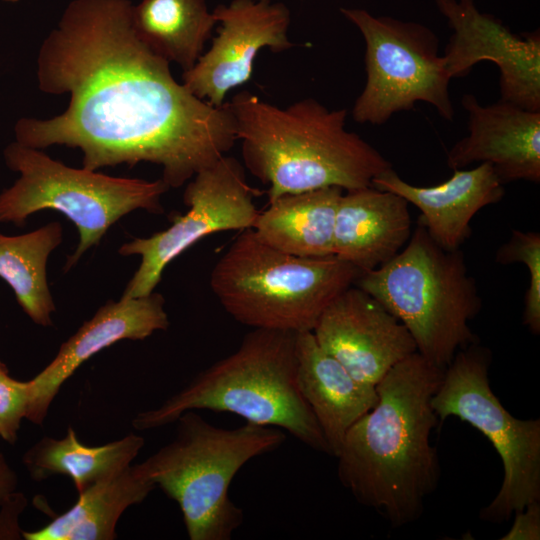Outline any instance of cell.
I'll return each mask as SVG.
<instances>
[{"mask_svg": "<svg viewBox=\"0 0 540 540\" xmlns=\"http://www.w3.org/2000/svg\"><path fill=\"white\" fill-rule=\"evenodd\" d=\"M29 381L22 382L9 375L7 366L0 361V437L14 444L29 406Z\"/></svg>", "mask_w": 540, "mask_h": 540, "instance_id": "484cf974", "label": "cell"}, {"mask_svg": "<svg viewBox=\"0 0 540 540\" xmlns=\"http://www.w3.org/2000/svg\"><path fill=\"white\" fill-rule=\"evenodd\" d=\"M189 410L230 412L249 423L280 428L330 454L297 387L294 332L253 329L233 353L199 372L158 407L139 413L132 425L139 431L163 427Z\"/></svg>", "mask_w": 540, "mask_h": 540, "instance_id": "277c9868", "label": "cell"}, {"mask_svg": "<svg viewBox=\"0 0 540 540\" xmlns=\"http://www.w3.org/2000/svg\"><path fill=\"white\" fill-rule=\"evenodd\" d=\"M144 446V438L130 433L101 446L82 444L72 427L61 439L43 437L23 455L32 479L69 476L78 493L131 465Z\"/></svg>", "mask_w": 540, "mask_h": 540, "instance_id": "7402d4cb", "label": "cell"}, {"mask_svg": "<svg viewBox=\"0 0 540 540\" xmlns=\"http://www.w3.org/2000/svg\"><path fill=\"white\" fill-rule=\"evenodd\" d=\"M132 21L138 37L183 72L196 64L217 25L205 0H141Z\"/></svg>", "mask_w": 540, "mask_h": 540, "instance_id": "603a6c76", "label": "cell"}, {"mask_svg": "<svg viewBox=\"0 0 540 540\" xmlns=\"http://www.w3.org/2000/svg\"><path fill=\"white\" fill-rule=\"evenodd\" d=\"M409 203L373 186L344 191L335 216L333 253L361 273L396 256L411 236Z\"/></svg>", "mask_w": 540, "mask_h": 540, "instance_id": "ac0fdd59", "label": "cell"}, {"mask_svg": "<svg viewBox=\"0 0 540 540\" xmlns=\"http://www.w3.org/2000/svg\"><path fill=\"white\" fill-rule=\"evenodd\" d=\"M461 104L468 113V134L447 153L452 170L487 162L500 181L540 182V111L498 100L484 106L470 93Z\"/></svg>", "mask_w": 540, "mask_h": 540, "instance_id": "2e32d148", "label": "cell"}, {"mask_svg": "<svg viewBox=\"0 0 540 540\" xmlns=\"http://www.w3.org/2000/svg\"><path fill=\"white\" fill-rule=\"evenodd\" d=\"M365 41L366 82L352 117L360 123L385 124L392 115L412 110L417 102L432 105L445 120L454 109L439 39L427 26L358 8H341Z\"/></svg>", "mask_w": 540, "mask_h": 540, "instance_id": "30bf717a", "label": "cell"}, {"mask_svg": "<svg viewBox=\"0 0 540 540\" xmlns=\"http://www.w3.org/2000/svg\"><path fill=\"white\" fill-rule=\"evenodd\" d=\"M443 373L418 352L393 366L375 386L376 404L348 430L336 456L341 484L392 527L416 521L439 481L430 443L439 420L430 401Z\"/></svg>", "mask_w": 540, "mask_h": 540, "instance_id": "7a4b0ae2", "label": "cell"}, {"mask_svg": "<svg viewBox=\"0 0 540 540\" xmlns=\"http://www.w3.org/2000/svg\"><path fill=\"white\" fill-rule=\"evenodd\" d=\"M175 422L174 438L135 466L178 504L190 540H230L244 521L229 496L234 476L251 459L279 448L286 435L249 422L218 427L195 410Z\"/></svg>", "mask_w": 540, "mask_h": 540, "instance_id": "5b68a950", "label": "cell"}, {"mask_svg": "<svg viewBox=\"0 0 540 540\" xmlns=\"http://www.w3.org/2000/svg\"><path fill=\"white\" fill-rule=\"evenodd\" d=\"M62 237L57 221L22 235H0V278L13 289L29 318L43 327L53 324L51 314L56 309L47 282V261Z\"/></svg>", "mask_w": 540, "mask_h": 540, "instance_id": "cb8c5ba5", "label": "cell"}, {"mask_svg": "<svg viewBox=\"0 0 540 540\" xmlns=\"http://www.w3.org/2000/svg\"><path fill=\"white\" fill-rule=\"evenodd\" d=\"M129 0H72L37 56L43 93L69 94L49 119L22 117L16 141L32 148L65 145L82 168L149 162L178 188L233 147V115L214 107L171 74L169 62L137 35Z\"/></svg>", "mask_w": 540, "mask_h": 540, "instance_id": "6da1fadb", "label": "cell"}, {"mask_svg": "<svg viewBox=\"0 0 540 540\" xmlns=\"http://www.w3.org/2000/svg\"><path fill=\"white\" fill-rule=\"evenodd\" d=\"M3 154L6 165L20 177L0 193V222L23 226L30 215L44 209L65 215L79 233V243L67 257L65 271L128 213L142 209L161 214V197L170 188L162 178L147 181L72 168L17 141Z\"/></svg>", "mask_w": 540, "mask_h": 540, "instance_id": "ba28073f", "label": "cell"}, {"mask_svg": "<svg viewBox=\"0 0 540 540\" xmlns=\"http://www.w3.org/2000/svg\"><path fill=\"white\" fill-rule=\"evenodd\" d=\"M217 35L196 64L182 74V84L193 95L221 107L226 94L252 77L257 54L294 46L288 37L290 11L280 1L232 0L213 11Z\"/></svg>", "mask_w": 540, "mask_h": 540, "instance_id": "4fadbf2b", "label": "cell"}, {"mask_svg": "<svg viewBox=\"0 0 540 540\" xmlns=\"http://www.w3.org/2000/svg\"><path fill=\"white\" fill-rule=\"evenodd\" d=\"M490 361L489 350L477 342L458 351L430 403L440 422L454 416L469 423L497 451L503 481L479 516L502 523L540 501V419H518L506 410L490 385Z\"/></svg>", "mask_w": 540, "mask_h": 540, "instance_id": "9c48e42d", "label": "cell"}, {"mask_svg": "<svg viewBox=\"0 0 540 540\" xmlns=\"http://www.w3.org/2000/svg\"><path fill=\"white\" fill-rule=\"evenodd\" d=\"M500 264L521 262L529 273L525 293L523 323L535 335L540 333V234L513 230L509 240L496 253Z\"/></svg>", "mask_w": 540, "mask_h": 540, "instance_id": "d4e9b609", "label": "cell"}, {"mask_svg": "<svg viewBox=\"0 0 540 540\" xmlns=\"http://www.w3.org/2000/svg\"><path fill=\"white\" fill-rule=\"evenodd\" d=\"M159 293L109 300L59 348L54 359L29 381L26 419L42 425L63 383L89 358L118 341L143 340L166 330L168 315Z\"/></svg>", "mask_w": 540, "mask_h": 540, "instance_id": "9a60e30c", "label": "cell"}, {"mask_svg": "<svg viewBox=\"0 0 540 540\" xmlns=\"http://www.w3.org/2000/svg\"><path fill=\"white\" fill-rule=\"evenodd\" d=\"M409 331L417 352L445 370L456 353L477 342L469 322L481 299L460 249L447 250L417 222L402 250L355 281Z\"/></svg>", "mask_w": 540, "mask_h": 540, "instance_id": "8992f818", "label": "cell"}, {"mask_svg": "<svg viewBox=\"0 0 540 540\" xmlns=\"http://www.w3.org/2000/svg\"><path fill=\"white\" fill-rule=\"evenodd\" d=\"M343 192L333 186L280 196L259 211L252 229L264 243L291 255H334L335 216Z\"/></svg>", "mask_w": 540, "mask_h": 540, "instance_id": "ffe728a7", "label": "cell"}, {"mask_svg": "<svg viewBox=\"0 0 540 540\" xmlns=\"http://www.w3.org/2000/svg\"><path fill=\"white\" fill-rule=\"evenodd\" d=\"M246 168L268 185V202L325 187L372 186L391 163L346 129L347 109L313 98L281 108L244 90L227 102Z\"/></svg>", "mask_w": 540, "mask_h": 540, "instance_id": "3957f363", "label": "cell"}, {"mask_svg": "<svg viewBox=\"0 0 540 540\" xmlns=\"http://www.w3.org/2000/svg\"><path fill=\"white\" fill-rule=\"evenodd\" d=\"M360 274L335 255L299 257L275 249L250 228L217 260L210 287L239 323L298 333L313 331L324 309Z\"/></svg>", "mask_w": 540, "mask_h": 540, "instance_id": "52a82bcc", "label": "cell"}, {"mask_svg": "<svg viewBox=\"0 0 540 540\" xmlns=\"http://www.w3.org/2000/svg\"><path fill=\"white\" fill-rule=\"evenodd\" d=\"M453 33L442 54L451 79L467 76L482 61L500 70V100L540 111L539 31L514 34L473 0H435Z\"/></svg>", "mask_w": 540, "mask_h": 540, "instance_id": "7c38bea8", "label": "cell"}, {"mask_svg": "<svg viewBox=\"0 0 540 540\" xmlns=\"http://www.w3.org/2000/svg\"><path fill=\"white\" fill-rule=\"evenodd\" d=\"M312 333L354 378L374 387L393 366L417 352L407 328L356 285L324 309Z\"/></svg>", "mask_w": 540, "mask_h": 540, "instance_id": "5bb4252c", "label": "cell"}, {"mask_svg": "<svg viewBox=\"0 0 540 540\" xmlns=\"http://www.w3.org/2000/svg\"><path fill=\"white\" fill-rule=\"evenodd\" d=\"M16 486L17 476L0 451V505L15 493Z\"/></svg>", "mask_w": 540, "mask_h": 540, "instance_id": "f1b7e54d", "label": "cell"}, {"mask_svg": "<svg viewBox=\"0 0 540 540\" xmlns=\"http://www.w3.org/2000/svg\"><path fill=\"white\" fill-rule=\"evenodd\" d=\"M372 186L402 196L416 206L418 218L431 238L447 250H457L470 236V222L483 207L499 202L504 184L491 164L473 169H454L441 184L429 187L412 185L389 168L372 180Z\"/></svg>", "mask_w": 540, "mask_h": 540, "instance_id": "e0dca14e", "label": "cell"}, {"mask_svg": "<svg viewBox=\"0 0 540 540\" xmlns=\"http://www.w3.org/2000/svg\"><path fill=\"white\" fill-rule=\"evenodd\" d=\"M4 1L9 2V3H16V2H18L19 0H4Z\"/></svg>", "mask_w": 540, "mask_h": 540, "instance_id": "f546056e", "label": "cell"}, {"mask_svg": "<svg viewBox=\"0 0 540 540\" xmlns=\"http://www.w3.org/2000/svg\"><path fill=\"white\" fill-rule=\"evenodd\" d=\"M244 166L224 155L198 172L187 184L183 201L188 211L176 216L170 227L150 237L123 244L122 256L138 255L141 262L122 298L149 295L161 280L166 266L202 238L216 232L253 228L259 210Z\"/></svg>", "mask_w": 540, "mask_h": 540, "instance_id": "8fae6325", "label": "cell"}, {"mask_svg": "<svg viewBox=\"0 0 540 540\" xmlns=\"http://www.w3.org/2000/svg\"><path fill=\"white\" fill-rule=\"evenodd\" d=\"M296 383L336 457L348 430L376 404V388L354 378L312 331L296 333Z\"/></svg>", "mask_w": 540, "mask_h": 540, "instance_id": "d6986e66", "label": "cell"}, {"mask_svg": "<svg viewBox=\"0 0 540 540\" xmlns=\"http://www.w3.org/2000/svg\"><path fill=\"white\" fill-rule=\"evenodd\" d=\"M263 1L274 2V1H279V0H263Z\"/></svg>", "mask_w": 540, "mask_h": 540, "instance_id": "4dcf8cb0", "label": "cell"}, {"mask_svg": "<svg viewBox=\"0 0 540 540\" xmlns=\"http://www.w3.org/2000/svg\"><path fill=\"white\" fill-rule=\"evenodd\" d=\"M0 507V539L19 538L20 529L17 519L24 507V498L15 492Z\"/></svg>", "mask_w": 540, "mask_h": 540, "instance_id": "83f0119b", "label": "cell"}, {"mask_svg": "<svg viewBox=\"0 0 540 540\" xmlns=\"http://www.w3.org/2000/svg\"><path fill=\"white\" fill-rule=\"evenodd\" d=\"M501 540L540 539V501L527 505L514 514V522Z\"/></svg>", "mask_w": 540, "mask_h": 540, "instance_id": "4316f807", "label": "cell"}, {"mask_svg": "<svg viewBox=\"0 0 540 540\" xmlns=\"http://www.w3.org/2000/svg\"><path fill=\"white\" fill-rule=\"evenodd\" d=\"M155 486L135 465L90 485L77 501L44 527L22 531L26 540H112L124 511L141 503Z\"/></svg>", "mask_w": 540, "mask_h": 540, "instance_id": "44dd1931", "label": "cell"}]
</instances>
